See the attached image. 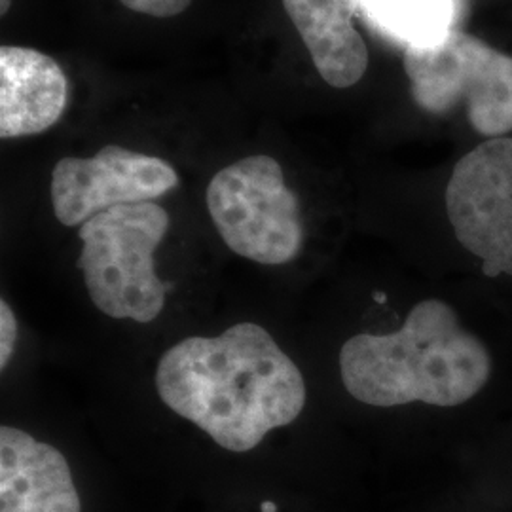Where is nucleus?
Returning a JSON list of instances; mask_svg holds the SVG:
<instances>
[{
  "instance_id": "nucleus-1",
  "label": "nucleus",
  "mask_w": 512,
  "mask_h": 512,
  "mask_svg": "<svg viewBox=\"0 0 512 512\" xmlns=\"http://www.w3.org/2000/svg\"><path fill=\"white\" fill-rule=\"evenodd\" d=\"M156 389L175 414L230 452L253 450L270 431L293 423L306 404L300 368L251 321L167 349Z\"/></svg>"
},
{
  "instance_id": "nucleus-2",
  "label": "nucleus",
  "mask_w": 512,
  "mask_h": 512,
  "mask_svg": "<svg viewBox=\"0 0 512 512\" xmlns=\"http://www.w3.org/2000/svg\"><path fill=\"white\" fill-rule=\"evenodd\" d=\"M340 374L359 403L391 408L425 403L450 408L471 401L492 374V355L442 300L416 304L403 327L357 334L340 351Z\"/></svg>"
},
{
  "instance_id": "nucleus-3",
  "label": "nucleus",
  "mask_w": 512,
  "mask_h": 512,
  "mask_svg": "<svg viewBox=\"0 0 512 512\" xmlns=\"http://www.w3.org/2000/svg\"><path fill=\"white\" fill-rule=\"evenodd\" d=\"M169 230V215L154 202L118 205L80 226L78 266L95 308L112 319L154 321L165 304V283L154 253Z\"/></svg>"
},
{
  "instance_id": "nucleus-4",
  "label": "nucleus",
  "mask_w": 512,
  "mask_h": 512,
  "mask_svg": "<svg viewBox=\"0 0 512 512\" xmlns=\"http://www.w3.org/2000/svg\"><path fill=\"white\" fill-rule=\"evenodd\" d=\"M404 71L416 105L444 114L467 105L471 126L480 135L512 131V57L458 29L427 44L404 48Z\"/></svg>"
},
{
  "instance_id": "nucleus-5",
  "label": "nucleus",
  "mask_w": 512,
  "mask_h": 512,
  "mask_svg": "<svg viewBox=\"0 0 512 512\" xmlns=\"http://www.w3.org/2000/svg\"><path fill=\"white\" fill-rule=\"evenodd\" d=\"M207 209L230 251L266 266L294 260L304 239L298 196L266 154L220 169L207 186Z\"/></svg>"
},
{
  "instance_id": "nucleus-6",
  "label": "nucleus",
  "mask_w": 512,
  "mask_h": 512,
  "mask_svg": "<svg viewBox=\"0 0 512 512\" xmlns=\"http://www.w3.org/2000/svg\"><path fill=\"white\" fill-rule=\"evenodd\" d=\"M446 211L463 249L490 277L512 275V139L495 137L459 160Z\"/></svg>"
},
{
  "instance_id": "nucleus-7",
  "label": "nucleus",
  "mask_w": 512,
  "mask_h": 512,
  "mask_svg": "<svg viewBox=\"0 0 512 512\" xmlns=\"http://www.w3.org/2000/svg\"><path fill=\"white\" fill-rule=\"evenodd\" d=\"M179 186L173 165L158 156L109 145L92 158H63L52 171V205L63 226H82L118 205L152 202Z\"/></svg>"
},
{
  "instance_id": "nucleus-8",
  "label": "nucleus",
  "mask_w": 512,
  "mask_h": 512,
  "mask_svg": "<svg viewBox=\"0 0 512 512\" xmlns=\"http://www.w3.org/2000/svg\"><path fill=\"white\" fill-rule=\"evenodd\" d=\"M0 512H82L65 456L8 425L0 429Z\"/></svg>"
},
{
  "instance_id": "nucleus-9",
  "label": "nucleus",
  "mask_w": 512,
  "mask_h": 512,
  "mask_svg": "<svg viewBox=\"0 0 512 512\" xmlns=\"http://www.w3.org/2000/svg\"><path fill=\"white\" fill-rule=\"evenodd\" d=\"M69 103V80L50 55L25 46L0 48V137L52 128Z\"/></svg>"
},
{
  "instance_id": "nucleus-10",
  "label": "nucleus",
  "mask_w": 512,
  "mask_h": 512,
  "mask_svg": "<svg viewBox=\"0 0 512 512\" xmlns=\"http://www.w3.org/2000/svg\"><path fill=\"white\" fill-rule=\"evenodd\" d=\"M361 0H283L321 78L338 90L355 86L368 69V48L353 18Z\"/></svg>"
},
{
  "instance_id": "nucleus-11",
  "label": "nucleus",
  "mask_w": 512,
  "mask_h": 512,
  "mask_svg": "<svg viewBox=\"0 0 512 512\" xmlns=\"http://www.w3.org/2000/svg\"><path fill=\"white\" fill-rule=\"evenodd\" d=\"M370 21L389 37L427 44L452 29L456 0H361Z\"/></svg>"
},
{
  "instance_id": "nucleus-12",
  "label": "nucleus",
  "mask_w": 512,
  "mask_h": 512,
  "mask_svg": "<svg viewBox=\"0 0 512 512\" xmlns=\"http://www.w3.org/2000/svg\"><path fill=\"white\" fill-rule=\"evenodd\" d=\"M128 10L150 18H175L183 14L192 0H120Z\"/></svg>"
},
{
  "instance_id": "nucleus-13",
  "label": "nucleus",
  "mask_w": 512,
  "mask_h": 512,
  "mask_svg": "<svg viewBox=\"0 0 512 512\" xmlns=\"http://www.w3.org/2000/svg\"><path fill=\"white\" fill-rule=\"evenodd\" d=\"M16 340H18V319L12 308L2 300L0 302V368L2 370L12 359Z\"/></svg>"
},
{
  "instance_id": "nucleus-14",
  "label": "nucleus",
  "mask_w": 512,
  "mask_h": 512,
  "mask_svg": "<svg viewBox=\"0 0 512 512\" xmlns=\"http://www.w3.org/2000/svg\"><path fill=\"white\" fill-rule=\"evenodd\" d=\"M10 2H12V0H0V14H2V16H6V14H8V10H10Z\"/></svg>"
},
{
  "instance_id": "nucleus-15",
  "label": "nucleus",
  "mask_w": 512,
  "mask_h": 512,
  "mask_svg": "<svg viewBox=\"0 0 512 512\" xmlns=\"http://www.w3.org/2000/svg\"><path fill=\"white\" fill-rule=\"evenodd\" d=\"M262 512H277V507L272 501H266V503H262Z\"/></svg>"
},
{
  "instance_id": "nucleus-16",
  "label": "nucleus",
  "mask_w": 512,
  "mask_h": 512,
  "mask_svg": "<svg viewBox=\"0 0 512 512\" xmlns=\"http://www.w3.org/2000/svg\"><path fill=\"white\" fill-rule=\"evenodd\" d=\"M374 300H376V302H380V304H384V302H385V294L374 293Z\"/></svg>"
},
{
  "instance_id": "nucleus-17",
  "label": "nucleus",
  "mask_w": 512,
  "mask_h": 512,
  "mask_svg": "<svg viewBox=\"0 0 512 512\" xmlns=\"http://www.w3.org/2000/svg\"><path fill=\"white\" fill-rule=\"evenodd\" d=\"M456 2H459V0H456Z\"/></svg>"
}]
</instances>
